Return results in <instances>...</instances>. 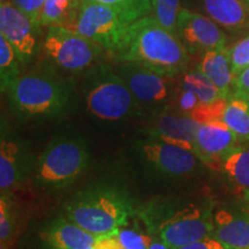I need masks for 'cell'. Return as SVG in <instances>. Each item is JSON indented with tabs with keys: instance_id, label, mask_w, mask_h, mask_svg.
<instances>
[{
	"instance_id": "obj_37",
	"label": "cell",
	"mask_w": 249,
	"mask_h": 249,
	"mask_svg": "<svg viewBox=\"0 0 249 249\" xmlns=\"http://www.w3.org/2000/svg\"><path fill=\"white\" fill-rule=\"evenodd\" d=\"M246 200H247V202L249 203V189L246 191Z\"/></svg>"
},
{
	"instance_id": "obj_16",
	"label": "cell",
	"mask_w": 249,
	"mask_h": 249,
	"mask_svg": "<svg viewBox=\"0 0 249 249\" xmlns=\"http://www.w3.org/2000/svg\"><path fill=\"white\" fill-rule=\"evenodd\" d=\"M40 238L48 249H86L98 239L68 217L49 222L40 231Z\"/></svg>"
},
{
	"instance_id": "obj_6",
	"label": "cell",
	"mask_w": 249,
	"mask_h": 249,
	"mask_svg": "<svg viewBox=\"0 0 249 249\" xmlns=\"http://www.w3.org/2000/svg\"><path fill=\"white\" fill-rule=\"evenodd\" d=\"M42 46L46 59L66 73L88 71L107 53L96 42L61 26L48 27Z\"/></svg>"
},
{
	"instance_id": "obj_29",
	"label": "cell",
	"mask_w": 249,
	"mask_h": 249,
	"mask_svg": "<svg viewBox=\"0 0 249 249\" xmlns=\"http://www.w3.org/2000/svg\"><path fill=\"white\" fill-rule=\"evenodd\" d=\"M234 76L249 67V36L245 37L229 49Z\"/></svg>"
},
{
	"instance_id": "obj_18",
	"label": "cell",
	"mask_w": 249,
	"mask_h": 249,
	"mask_svg": "<svg viewBox=\"0 0 249 249\" xmlns=\"http://www.w3.org/2000/svg\"><path fill=\"white\" fill-rule=\"evenodd\" d=\"M202 5L220 28L233 33L249 29V7L241 0H202Z\"/></svg>"
},
{
	"instance_id": "obj_27",
	"label": "cell",
	"mask_w": 249,
	"mask_h": 249,
	"mask_svg": "<svg viewBox=\"0 0 249 249\" xmlns=\"http://www.w3.org/2000/svg\"><path fill=\"white\" fill-rule=\"evenodd\" d=\"M15 213L12 201L7 195L1 193L0 198V240L6 244L14 234Z\"/></svg>"
},
{
	"instance_id": "obj_23",
	"label": "cell",
	"mask_w": 249,
	"mask_h": 249,
	"mask_svg": "<svg viewBox=\"0 0 249 249\" xmlns=\"http://www.w3.org/2000/svg\"><path fill=\"white\" fill-rule=\"evenodd\" d=\"M222 170L235 186L249 189V149L236 148L225 158Z\"/></svg>"
},
{
	"instance_id": "obj_25",
	"label": "cell",
	"mask_w": 249,
	"mask_h": 249,
	"mask_svg": "<svg viewBox=\"0 0 249 249\" xmlns=\"http://www.w3.org/2000/svg\"><path fill=\"white\" fill-rule=\"evenodd\" d=\"M116 11L126 23L132 24L140 18L151 14V0H92Z\"/></svg>"
},
{
	"instance_id": "obj_31",
	"label": "cell",
	"mask_w": 249,
	"mask_h": 249,
	"mask_svg": "<svg viewBox=\"0 0 249 249\" xmlns=\"http://www.w3.org/2000/svg\"><path fill=\"white\" fill-rule=\"evenodd\" d=\"M11 1L20 11H22L37 27L42 28V26H40V18H42L45 0H11Z\"/></svg>"
},
{
	"instance_id": "obj_19",
	"label": "cell",
	"mask_w": 249,
	"mask_h": 249,
	"mask_svg": "<svg viewBox=\"0 0 249 249\" xmlns=\"http://www.w3.org/2000/svg\"><path fill=\"white\" fill-rule=\"evenodd\" d=\"M197 71H200L219 89L224 98L229 99L231 97L235 76L232 71L229 49L204 52L197 65Z\"/></svg>"
},
{
	"instance_id": "obj_26",
	"label": "cell",
	"mask_w": 249,
	"mask_h": 249,
	"mask_svg": "<svg viewBox=\"0 0 249 249\" xmlns=\"http://www.w3.org/2000/svg\"><path fill=\"white\" fill-rule=\"evenodd\" d=\"M151 14L167 30L177 34L180 13V0H151Z\"/></svg>"
},
{
	"instance_id": "obj_5",
	"label": "cell",
	"mask_w": 249,
	"mask_h": 249,
	"mask_svg": "<svg viewBox=\"0 0 249 249\" xmlns=\"http://www.w3.org/2000/svg\"><path fill=\"white\" fill-rule=\"evenodd\" d=\"M88 161L89 152L82 141L54 140L42 152L34 166L35 181L43 189H62L85 172Z\"/></svg>"
},
{
	"instance_id": "obj_17",
	"label": "cell",
	"mask_w": 249,
	"mask_h": 249,
	"mask_svg": "<svg viewBox=\"0 0 249 249\" xmlns=\"http://www.w3.org/2000/svg\"><path fill=\"white\" fill-rule=\"evenodd\" d=\"M213 238L226 249H249V213L219 210L213 217Z\"/></svg>"
},
{
	"instance_id": "obj_33",
	"label": "cell",
	"mask_w": 249,
	"mask_h": 249,
	"mask_svg": "<svg viewBox=\"0 0 249 249\" xmlns=\"http://www.w3.org/2000/svg\"><path fill=\"white\" fill-rule=\"evenodd\" d=\"M232 96L241 97L249 101V67L246 68L234 77Z\"/></svg>"
},
{
	"instance_id": "obj_30",
	"label": "cell",
	"mask_w": 249,
	"mask_h": 249,
	"mask_svg": "<svg viewBox=\"0 0 249 249\" xmlns=\"http://www.w3.org/2000/svg\"><path fill=\"white\" fill-rule=\"evenodd\" d=\"M117 238L126 249H148L152 238L141 234L134 230H119L116 233Z\"/></svg>"
},
{
	"instance_id": "obj_12",
	"label": "cell",
	"mask_w": 249,
	"mask_h": 249,
	"mask_svg": "<svg viewBox=\"0 0 249 249\" xmlns=\"http://www.w3.org/2000/svg\"><path fill=\"white\" fill-rule=\"evenodd\" d=\"M240 142L223 120L201 124L196 134L195 155L211 169L222 170L225 158L239 147Z\"/></svg>"
},
{
	"instance_id": "obj_34",
	"label": "cell",
	"mask_w": 249,
	"mask_h": 249,
	"mask_svg": "<svg viewBox=\"0 0 249 249\" xmlns=\"http://www.w3.org/2000/svg\"><path fill=\"white\" fill-rule=\"evenodd\" d=\"M92 249H126L116 234L101 236L92 245Z\"/></svg>"
},
{
	"instance_id": "obj_38",
	"label": "cell",
	"mask_w": 249,
	"mask_h": 249,
	"mask_svg": "<svg viewBox=\"0 0 249 249\" xmlns=\"http://www.w3.org/2000/svg\"><path fill=\"white\" fill-rule=\"evenodd\" d=\"M0 249H7V246H6V244H1V246H0Z\"/></svg>"
},
{
	"instance_id": "obj_24",
	"label": "cell",
	"mask_w": 249,
	"mask_h": 249,
	"mask_svg": "<svg viewBox=\"0 0 249 249\" xmlns=\"http://www.w3.org/2000/svg\"><path fill=\"white\" fill-rule=\"evenodd\" d=\"M20 65L13 46L4 36L0 35V86L1 92H6L9 86L18 79L20 74Z\"/></svg>"
},
{
	"instance_id": "obj_1",
	"label": "cell",
	"mask_w": 249,
	"mask_h": 249,
	"mask_svg": "<svg viewBox=\"0 0 249 249\" xmlns=\"http://www.w3.org/2000/svg\"><path fill=\"white\" fill-rule=\"evenodd\" d=\"M112 57L117 62H135L165 75L179 76L188 65L189 51L177 34L148 15L129 24Z\"/></svg>"
},
{
	"instance_id": "obj_32",
	"label": "cell",
	"mask_w": 249,
	"mask_h": 249,
	"mask_svg": "<svg viewBox=\"0 0 249 249\" xmlns=\"http://www.w3.org/2000/svg\"><path fill=\"white\" fill-rule=\"evenodd\" d=\"M174 104L178 105L179 110L182 112V114H187V116H189V114H191L192 112L198 107L200 101H198L197 96H196L194 92L188 89L182 88L181 87L178 96H177V99L176 102H174Z\"/></svg>"
},
{
	"instance_id": "obj_3",
	"label": "cell",
	"mask_w": 249,
	"mask_h": 249,
	"mask_svg": "<svg viewBox=\"0 0 249 249\" xmlns=\"http://www.w3.org/2000/svg\"><path fill=\"white\" fill-rule=\"evenodd\" d=\"M6 93L12 111L21 119L59 117L71 101L70 85L51 73L21 74Z\"/></svg>"
},
{
	"instance_id": "obj_39",
	"label": "cell",
	"mask_w": 249,
	"mask_h": 249,
	"mask_svg": "<svg viewBox=\"0 0 249 249\" xmlns=\"http://www.w3.org/2000/svg\"><path fill=\"white\" fill-rule=\"evenodd\" d=\"M86 249H92V246H91V247H88V248H86Z\"/></svg>"
},
{
	"instance_id": "obj_7",
	"label": "cell",
	"mask_w": 249,
	"mask_h": 249,
	"mask_svg": "<svg viewBox=\"0 0 249 249\" xmlns=\"http://www.w3.org/2000/svg\"><path fill=\"white\" fill-rule=\"evenodd\" d=\"M114 70L126 82L141 108L163 111L170 107L181 88L178 76L165 75L135 62H118Z\"/></svg>"
},
{
	"instance_id": "obj_20",
	"label": "cell",
	"mask_w": 249,
	"mask_h": 249,
	"mask_svg": "<svg viewBox=\"0 0 249 249\" xmlns=\"http://www.w3.org/2000/svg\"><path fill=\"white\" fill-rule=\"evenodd\" d=\"M223 121L240 142H249V101L236 96L227 99Z\"/></svg>"
},
{
	"instance_id": "obj_10",
	"label": "cell",
	"mask_w": 249,
	"mask_h": 249,
	"mask_svg": "<svg viewBox=\"0 0 249 249\" xmlns=\"http://www.w3.org/2000/svg\"><path fill=\"white\" fill-rule=\"evenodd\" d=\"M39 30L11 0L0 1V35L13 46L21 65L29 64L36 55Z\"/></svg>"
},
{
	"instance_id": "obj_15",
	"label": "cell",
	"mask_w": 249,
	"mask_h": 249,
	"mask_svg": "<svg viewBox=\"0 0 249 249\" xmlns=\"http://www.w3.org/2000/svg\"><path fill=\"white\" fill-rule=\"evenodd\" d=\"M31 170L30 155L23 143L1 138L0 142V187L1 192L20 186Z\"/></svg>"
},
{
	"instance_id": "obj_21",
	"label": "cell",
	"mask_w": 249,
	"mask_h": 249,
	"mask_svg": "<svg viewBox=\"0 0 249 249\" xmlns=\"http://www.w3.org/2000/svg\"><path fill=\"white\" fill-rule=\"evenodd\" d=\"M82 0H45L40 26H66L75 17Z\"/></svg>"
},
{
	"instance_id": "obj_9",
	"label": "cell",
	"mask_w": 249,
	"mask_h": 249,
	"mask_svg": "<svg viewBox=\"0 0 249 249\" xmlns=\"http://www.w3.org/2000/svg\"><path fill=\"white\" fill-rule=\"evenodd\" d=\"M156 226L161 241L171 249H179L213 235L214 220L209 208L188 207L173 213Z\"/></svg>"
},
{
	"instance_id": "obj_4",
	"label": "cell",
	"mask_w": 249,
	"mask_h": 249,
	"mask_svg": "<svg viewBox=\"0 0 249 249\" xmlns=\"http://www.w3.org/2000/svg\"><path fill=\"white\" fill-rule=\"evenodd\" d=\"M82 92L88 113L102 123H118L142 110L126 82L108 65L83 71Z\"/></svg>"
},
{
	"instance_id": "obj_14",
	"label": "cell",
	"mask_w": 249,
	"mask_h": 249,
	"mask_svg": "<svg viewBox=\"0 0 249 249\" xmlns=\"http://www.w3.org/2000/svg\"><path fill=\"white\" fill-rule=\"evenodd\" d=\"M201 123L187 114H170L161 112L152 123L149 134L152 140L178 145L195 154L196 134Z\"/></svg>"
},
{
	"instance_id": "obj_35",
	"label": "cell",
	"mask_w": 249,
	"mask_h": 249,
	"mask_svg": "<svg viewBox=\"0 0 249 249\" xmlns=\"http://www.w3.org/2000/svg\"><path fill=\"white\" fill-rule=\"evenodd\" d=\"M179 249H226L224 246L220 244L219 241H217L216 239H213V236L209 238H205L203 240L193 242L191 245L183 246V247Z\"/></svg>"
},
{
	"instance_id": "obj_40",
	"label": "cell",
	"mask_w": 249,
	"mask_h": 249,
	"mask_svg": "<svg viewBox=\"0 0 249 249\" xmlns=\"http://www.w3.org/2000/svg\"><path fill=\"white\" fill-rule=\"evenodd\" d=\"M246 1H249V0H246Z\"/></svg>"
},
{
	"instance_id": "obj_11",
	"label": "cell",
	"mask_w": 249,
	"mask_h": 249,
	"mask_svg": "<svg viewBox=\"0 0 249 249\" xmlns=\"http://www.w3.org/2000/svg\"><path fill=\"white\" fill-rule=\"evenodd\" d=\"M177 35L189 52L226 49V36L209 17L181 8L177 24Z\"/></svg>"
},
{
	"instance_id": "obj_2",
	"label": "cell",
	"mask_w": 249,
	"mask_h": 249,
	"mask_svg": "<svg viewBox=\"0 0 249 249\" xmlns=\"http://www.w3.org/2000/svg\"><path fill=\"white\" fill-rule=\"evenodd\" d=\"M66 217L101 238L116 234L133 214L132 202L116 187L97 186L77 193L65 207Z\"/></svg>"
},
{
	"instance_id": "obj_36",
	"label": "cell",
	"mask_w": 249,
	"mask_h": 249,
	"mask_svg": "<svg viewBox=\"0 0 249 249\" xmlns=\"http://www.w3.org/2000/svg\"><path fill=\"white\" fill-rule=\"evenodd\" d=\"M148 249H171L165 242H163L160 239H152L151 244L149 245Z\"/></svg>"
},
{
	"instance_id": "obj_28",
	"label": "cell",
	"mask_w": 249,
	"mask_h": 249,
	"mask_svg": "<svg viewBox=\"0 0 249 249\" xmlns=\"http://www.w3.org/2000/svg\"><path fill=\"white\" fill-rule=\"evenodd\" d=\"M227 105V98H220L210 104H198V107L189 116L203 124L213 120H223L224 111Z\"/></svg>"
},
{
	"instance_id": "obj_22",
	"label": "cell",
	"mask_w": 249,
	"mask_h": 249,
	"mask_svg": "<svg viewBox=\"0 0 249 249\" xmlns=\"http://www.w3.org/2000/svg\"><path fill=\"white\" fill-rule=\"evenodd\" d=\"M179 81L182 88L191 90L197 96L201 104H210L218 99L224 98L219 89L197 70L183 74Z\"/></svg>"
},
{
	"instance_id": "obj_8",
	"label": "cell",
	"mask_w": 249,
	"mask_h": 249,
	"mask_svg": "<svg viewBox=\"0 0 249 249\" xmlns=\"http://www.w3.org/2000/svg\"><path fill=\"white\" fill-rule=\"evenodd\" d=\"M128 26L108 6L92 0H82L75 17L64 27L93 40L113 55Z\"/></svg>"
},
{
	"instance_id": "obj_13",
	"label": "cell",
	"mask_w": 249,
	"mask_h": 249,
	"mask_svg": "<svg viewBox=\"0 0 249 249\" xmlns=\"http://www.w3.org/2000/svg\"><path fill=\"white\" fill-rule=\"evenodd\" d=\"M144 160L156 171L169 177H185L196 170L197 156L191 150L170 143L149 140L140 147Z\"/></svg>"
}]
</instances>
